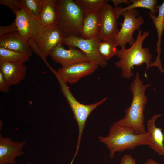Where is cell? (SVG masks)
Here are the masks:
<instances>
[{
	"label": "cell",
	"mask_w": 164,
	"mask_h": 164,
	"mask_svg": "<svg viewBox=\"0 0 164 164\" xmlns=\"http://www.w3.org/2000/svg\"><path fill=\"white\" fill-rule=\"evenodd\" d=\"M151 86L150 83L144 84L139 73H136L135 78L130 87L133 95L131 103L125 110L124 117L116 122V124L132 128L137 134L147 133L144 125V111L148 100L145 93L146 88Z\"/></svg>",
	"instance_id": "1"
},
{
	"label": "cell",
	"mask_w": 164,
	"mask_h": 164,
	"mask_svg": "<svg viewBox=\"0 0 164 164\" xmlns=\"http://www.w3.org/2000/svg\"><path fill=\"white\" fill-rule=\"evenodd\" d=\"M149 34L148 31L143 32L142 30H138L135 42L129 48H121L118 50L117 56L120 60L115 62V65L117 67L121 69L124 78L129 79L133 75L132 70L134 69V67L141 66L145 63L146 68L144 76L147 78L146 71L151 67L153 63L151 61L152 55L149 49L143 47L142 44Z\"/></svg>",
	"instance_id": "2"
},
{
	"label": "cell",
	"mask_w": 164,
	"mask_h": 164,
	"mask_svg": "<svg viewBox=\"0 0 164 164\" xmlns=\"http://www.w3.org/2000/svg\"><path fill=\"white\" fill-rule=\"evenodd\" d=\"M149 134H137L132 128L121 126L114 122L110 128L108 136L98 137L99 141L108 149L109 156L114 158L115 153L135 147L149 145Z\"/></svg>",
	"instance_id": "3"
},
{
	"label": "cell",
	"mask_w": 164,
	"mask_h": 164,
	"mask_svg": "<svg viewBox=\"0 0 164 164\" xmlns=\"http://www.w3.org/2000/svg\"><path fill=\"white\" fill-rule=\"evenodd\" d=\"M50 70L55 75L59 84L61 91L65 98L73 114V118L76 121L78 127V135L75 155L79 150L80 142L87 119L91 113L97 107L104 102L108 97H105L96 103L86 105L78 101L71 93L67 83L58 75L56 71L51 67Z\"/></svg>",
	"instance_id": "4"
},
{
	"label": "cell",
	"mask_w": 164,
	"mask_h": 164,
	"mask_svg": "<svg viewBox=\"0 0 164 164\" xmlns=\"http://www.w3.org/2000/svg\"><path fill=\"white\" fill-rule=\"evenodd\" d=\"M58 12V25L65 38L81 37L84 12L73 0H57Z\"/></svg>",
	"instance_id": "5"
},
{
	"label": "cell",
	"mask_w": 164,
	"mask_h": 164,
	"mask_svg": "<svg viewBox=\"0 0 164 164\" xmlns=\"http://www.w3.org/2000/svg\"><path fill=\"white\" fill-rule=\"evenodd\" d=\"M139 14L138 10L132 9L125 11L120 14V16L123 17L124 20L122 23H120L121 27L114 38L118 46L125 47L127 43L131 46L135 42V39L133 36V33L136 30H139L144 23L142 17L139 15Z\"/></svg>",
	"instance_id": "6"
},
{
	"label": "cell",
	"mask_w": 164,
	"mask_h": 164,
	"mask_svg": "<svg viewBox=\"0 0 164 164\" xmlns=\"http://www.w3.org/2000/svg\"><path fill=\"white\" fill-rule=\"evenodd\" d=\"M41 51L43 61L46 60L53 50L58 44H63L65 37L62 30L58 25L53 27H42L38 33L32 37Z\"/></svg>",
	"instance_id": "7"
},
{
	"label": "cell",
	"mask_w": 164,
	"mask_h": 164,
	"mask_svg": "<svg viewBox=\"0 0 164 164\" xmlns=\"http://www.w3.org/2000/svg\"><path fill=\"white\" fill-rule=\"evenodd\" d=\"M101 41L98 36L86 39L72 36L65 38L63 44L69 47L80 49L85 54L89 62L103 67L107 65L108 63L101 57L98 51V45Z\"/></svg>",
	"instance_id": "8"
},
{
	"label": "cell",
	"mask_w": 164,
	"mask_h": 164,
	"mask_svg": "<svg viewBox=\"0 0 164 164\" xmlns=\"http://www.w3.org/2000/svg\"><path fill=\"white\" fill-rule=\"evenodd\" d=\"M98 13L100 20L98 37L101 40L114 39L119 31L117 25L118 18L115 8L108 3L101 8Z\"/></svg>",
	"instance_id": "9"
},
{
	"label": "cell",
	"mask_w": 164,
	"mask_h": 164,
	"mask_svg": "<svg viewBox=\"0 0 164 164\" xmlns=\"http://www.w3.org/2000/svg\"><path fill=\"white\" fill-rule=\"evenodd\" d=\"M15 15L18 32L26 41L35 35L42 27L38 19L25 6L17 11Z\"/></svg>",
	"instance_id": "10"
},
{
	"label": "cell",
	"mask_w": 164,
	"mask_h": 164,
	"mask_svg": "<svg viewBox=\"0 0 164 164\" xmlns=\"http://www.w3.org/2000/svg\"><path fill=\"white\" fill-rule=\"evenodd\" d=\"M49 56L53 61L61 64L62 68L67 67L77 63L89 62L81 50L71 47H69V49L66 50L62 43L57 45Z\"/></svg>",
	"instance_id": "11"
},
{
	"label": "cell",
	"mask_w": 164,
	"mask_h": 164,
	"mask_svg": "<svg viewBox=\"0 0 164 164\" xmlns=\"http://www.w3.org/2000/svg\"><path fill=\"white\" fill-rule=\"evenodd\" d=\"M26 141H14L10 137H4L0 134V164H15L16 159L23 155L22 149Z\"/></svg>",
	"instance_id": "12"
},
{
	"label": "cell",
	"mask_w": 164,
	"mask_h": 164,
	"mask_svg": "<svg viewBox=\"0 0 164 164\" xmlns=\"http://www.w3.org/2000/svg\"><path fill=\"white\" fill-rule=\"evenodd\" d=\"M97 64L89 62L77 63L56 71L59 76L67 83L73 84L83 77L89 75L97 68Z\"/></svg>",
	"instance_id": "13"
},
{
	"label": "cell",
	"mask_w": 164,
	"mask_h": 164,
	"mask_svg": "<svg viewBox=\"0 0 164 164\" xmlns=\"http://www.w3.org/2000/svg\"><path fill=\"white\" fill-rule=\"evenodd\" d=\"M0 47L22 53L29 57L32 55L28 41L22 39L18 32L0 36Z\"/></svg>",
	"instance_id": "14"
},
{
	"label": "cell",
	"mask_w": 164,
	"mask_h": 164,
	"mask_svg": "<svg viewBox=\"0 0 164 164\" xmlns=\"http://www.w3.org/2000/svg\"><path fill=\"white\" fill-rule=\"evenodd\" d=\"M161 115H154L148 121L147 132L150 135L148 145L159 155L164 156V134L162 128L156 127L155 124L156 120Z\"/></svg>",
	"instance_id": "15"
},
{
	"label": "cell",
	"mask_w": 164,
	"mask_h": 164,
	"mask_svg": "<svg viewBox=\"0 0 164 164\" xmlns=\"http://www.w3.org/2000/svg\"><path fill=\"white\" fill-rule=\"evenodd\" d=\"M27 69L24 63L5 62L0 64V71L10 86L17 85L24 80Z\"/></svg>",
	"instance_id": "16"
},
{
	"label": "cell",
	"mask_w": 164,
	"mask_h": 164,
	"mask_svg": "<svg viewBox=\"0 0 164 164\" xmlns=\"http://www.w3.org/2000/svg\"><path fill=\"white\" fill-rule=\"evenodd\" d=\"M158 10V14L156 16L150 12L148 14L149 17L152 19L153 23L156 29L158 40L156 43V51L157 55L155 61L153 62L151 67H156L161 73H163L164 70L161 61L160 56L161 52V38L164 30V1L160 5L156 6Z\"/></svg>",
	"instance_id": "17"
},
{
	"label": "cell",
	"mask_w": 164,
	"mask_h": 164,
	"mask_svg": "<svg viewBox=\"0 0 164 164\" xmlns=\"http://www.w3.org/2000/svg\"><path fill=\"white\" fill-rule=\"evenodd\" d=\"M38 19L42 27L51 28L58 25V7L57 0H43Z\"/></svg>",
	"instance_id": "18"
},
{
	"label": "cell",
	"mask_w": 164,
	"mask_h": 164,
	"mask_svg": "<svg viewBox=\"0 0 164 164\" xmlns=\"http://www.w3.org/2000/svg\"><path fill=\"white\" fill-rule=\"evenodd\" d=\"M100 20L98 12H84V17L81 29V37L89 39L98 36Z\"/></svg>",
	"instance_id": "19"
},
{
	"label": "cell",
	"mask_w": 164,
	"mask_h": 164,
	"mask_svg": "<svg viewBox=\"0 0 164 164\" xmlns=\"http://www.w3.org/2000/svg\"><path fill=\"white\" fill-rule=\"evenodd\" d=\"M132 4L128 6L122 8L121 6L114 8L115 10L119 19L120 14L122 12L137 8H144L148 9L152 13L155 15L158 12L156 8L158 1L156 0H129Z\"/></svg>",
	"instance_id": "20"
},
{
	"label": "cell",
	"mask_w": 164,
	"mask_h": 164,
	"mask_svg": "<svg viewBox=\"0 0 164 164\" xmlns=\"http://www.w3.org/2000/svg\"><path fill=\"white\" fill-rule=\"evenodd\" d=\"M29 60V57L25 54L0 47V64L5 62L24 63Z\"/></svg>",
	"instance_id": "21"
},
{
	"label": "cell",
	"mask_w": 164,
	"mask_h": 164,
	"mask_svg": "<svg viewBox=\"0 0 164 164\" xmlns=\"http://www.w3.org/2000/svg\"><path fill=\"white\" fill-rule=\"evenodd\" d=\"M114 39L101 40L98 45L100 54L105 60H109L113 56H117L118 50Z\"/></svg>",
	"instance_id": "22"
},
{
	"label": "cell",
	"mask_w": 164,
	"mask_h": 164,
	"mask_svg": "<svg viewBox=\"0 0 164 164\" xmlns=\"http://www.w3.org/2000/svg\"><path fill=\"white\" fill-rule=\"evenodd\" d=\"M84 12H98L108 0H75Z\"/></svg>",
	"instance_id": "23"
},
{
	"label": "cell",
	"mask_w": 164,
	"mask_h": 164,
	"mask_svg": "<svg viewBox=\"0 0 164 164\" xmlns=\"http://www.w3.org/2000/svg\"><path fill=\"white\" fill-rule=\"evenodd\" d=\"M24 6L35 17L39 18L43 5V0H22Z\"/></svg>",
	"instance_id": "24"
},
{
	"label": "cell",
	"mask_w": 164,
	"mask_h": 164,
	"mask_svg": "<svg viewBox=\"0 0 164 164\" xmlns=\"http://www.w3.org/2000/svg\"><path fill=\"white\" fill-rule=\"evenodd\" d=\"M0 4L9 8L15 15L17 11L24 7L22 0H0Z\"/></svg>",
	"instance_id": "25"
},
{
	"label": "cell",
	"mask_w": 164,
	"mask_h": 164,
	"mask_svg": "<svg viewBox=\"0 0 164 164\" xmlns=\"http://www.w3.org/2000/svg\"><path fill=\"white\" fill-rule=\"evenodd\" d=\"M18 32L15 20L10 25L6 26H0V36L9 33Z\"/></svg>",
	"instance_id": "26"
},
{
	"label": "cell",
	"mask_w": 164,
	"mask_h": 164,
	"mask_svg": "<svg viewBox=\"0 0 164 164\" xmlns=\"http://www.w3.org/2000/svg\"><path fill=\"white\" fill-rule=\"evenodd\" d=\"M28 42L32 52L36 54L43 60V58L40 49L32 38H31L29 39Z\"/></svg>",
	"instance_id": "27"
},
{
	"label": "cell",
	"mask_w": 164,
	"mask_h": 164,
	"mask_svg": "<svg viewBox=\"0 0 164 164\" xmlns=\"http://www.w3.org/2000/svg\"><path fill=\"white\" fill-rule=\"evenodd\" d=\"M10 86L6 81L0 71V91L2 92L7 93L9 91Z\"/></svg>",
	"instance_id": "28"
},
{
	"label": "cell",
	"mask_w": 164,
	"mask_h": 164,
	"mask_svg": "<svg viewBox=\"0 0 164 164\" xmlns=\"http://www.w3.org/2000/svg\"><path fill=\"white\" fill-rule=\"evenodd\" d=\"M119 164H136L135 159L129 154H125L123 156Z\"/></svg>",
	"instance_id": "29"
},
{
	"label": "cell",
	"mask_w": 164,
	"mask_h": 164,
	"mask_svg": "<svg viewBox=\"0 0 164 164\" xmlns=\"http://www.w3.org/2000/svg\"><path fill=\"white\" fill-rule=\"evenodd\" d=\"M114 4L115 7H117V6L120 4H129L130 3L129 0H110Z\"/></svg>",
	"instance_id": "30"
},
{
	"label": "cell",
	"mask_w": 164,
	"mask_h": 164,
	"mask_svg": "<svg viewBox=\"0 0 164 164\" xmlns=\"http://www.w3.org/2000/svg\"><path fill=\"white\" fill-rule=\"evenodd\" d=\"M143 164H159L156 161L152 159H148Z\"/></svg>",
	"instance_id": "31"
},
{
	"label": "cell",
	"mask_w": 164,
	"mask_h": 164,
	"mask_svg": "<svg viewBox=\"0 0 164 164\" xmlns=\"http://www.w3.org/2000/svg\"><path fill=\"white\" fill-rule=\"evenodd\" d=\"M26 164H32L31 163V162H27V163H26Z\"/></svg>",
	"instance_id": "32"
}]
</instances>
